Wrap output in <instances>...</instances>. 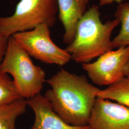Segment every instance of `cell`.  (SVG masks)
Wrapping results in <instances>:
<instances>
[{
	"label": "cell",
	"instance_id": "cell-11",
	"mask_svg": "<svg viewBox=\"0 0 129 129\" xmlns=\"http://www.w3.org/2000/svg\"><path fill=\"white\" fill-rule=\"evenodd\" d=\"M97 98L113 100L129 107V78L124 77L108 87L101 89Z\"/></svg>",
	"mask_w": 129,
	"mask_h": 129
},
{
	"label": "cell",
	"instance_id": "cell-5",
	"mask_svg": "<svg viewBox=\"0 0 129 129\" xmlns=\"http://www.w3.org/2000/svg\"><path fill=\"white\" fill-rule=\"evenodd\" d=\"M49 28L46 24H41L12 37L30 56L46 64L64 66L72 59L71 56L52 40Z\"/></svg>",
	"mask_w": 129,
	"mask_h": 129
},
{
	"label": "cell",
	"instance_id": "cell-2",
	"mask_svg": "<svg viewBox=\"0 0 129 129\" xmlns=\"http://www.w3.org/2000/svg\"><path fill=\"white\" fill-rule=\"evenodd\" d=\"M99 9V5H93L87 11L78 23L73 41L66 49L77 63H89L113 49L111 35L120 23L115 19L103 23Z\"/></svg>",
	"mask_w": 129,
	"mask_h": 129
},
{
	"label": "cell",
	"instance_id": "cell-7",
	"mask_svg": "<svg viewBox=\"0 0 129 129\" xmlns=\"http://www.w3.org/2000/svg\"><path fill=\"white\" fill-rule=\"evenodd\" d=\"M88 125L91 129H129V107L97 98Z\"/></svg>",
	"mask_w": 129,
	"mask_h": 129
},
{
	"label": "cell",
	"instance_id": "cell-13",
	"mask_svg": "<svg viewBox=\"0 0 129 129\" xmlns=\"http://www.w3.org/2000/svg\"><path fill=\"white\" fill-rule=\"evenodd\" d=\"M20 96L9 75L0 70V107L15 102Z\"/></svg>",
	"mask_w": 129,
	"mask_h": 129
},
{
	"label": "cell",
	"instance_id": "cell-10",
	"mask_svg": "<svg viewBox=\"0 0 129 129\" xmlns=\"http://www.w3.org/2000/svg\"><path fill=\"white\" fill-rule=\"evenodd\" d=\"M27 106L26 100L21 98L8 105L0 107V129H16V120L26 112Z\"/></svg>",
	"mask_w": 129,
	"mask_h": 129
},
{
	"label": "cell",
	"instance_id": "cell-4",
	"mask_svg": "<svg viewBox=\"0 0 129 129\" xmlns=\"http://www.w3.org/2000/svg\"><path fill=\"white\" fill-rule=\"evenodd\" d=\"M58 14L57 0H20L13 14L0 17V35L9 38L17 33L30 31L41 24L49 27Z\"/></svg>",
	"mask_w": 129,
	"mask_h": 129
},
{
	"label": "cell",
	"instance_id": "cell-15",
	"mask_svg": "<svg viewBox=\"0 0 129 129\" xmlns=\"http://www.w3.org/2000/svg\"><path fill=\"white\" fill-rule=\"evenodd\" d=\"M124 0H99V6H104L107 5L111 4L114 2L118 3L119 4L122 3Z\"/></svg>",
	"mask_w": 129,
	"mask_h": 129
},
{
	"label": "cell",
	"instance_id": "cell-9",
	"mask_svg": "<svg viewBox=\"0 0 129 129\" xmlns=\"http://www.w3.org/2000/svg\"><path fill=\"white\" fill-rule=\"evenodd\" d=\"M58 17L64 28L63 41L68 45L75 37L77 26L87 12L89 0H57Z\"/></svg>",
	"mask_w": 129,
	"mask_h": 129
},
{
	"label": "cell",
	"instance_id": "cell-3",
	"mask_svg": "<svg viewBox=\"0 0 129 129\" xmlns=\"http://www.w3.org/2000/svg\"><path fill=\"white\" fill-rule=\"evenodd\" d=\"M0 70L12 75L20 96L25 100L40 94L46 82L44 70L33 63L30 56L12 36L9 38Z\"/></svg>",
	"mask_w": 129,
	"mask_h": 129
},
{
	"label": "cell",
	"instance_id": "cell-1",
	"mask_svg": "<svg viewBox=\"0 0 129 129\" xmlns=\"http://www.w3.org/2000/svg\"><path fill=\"white\" fill-rule=\"evenodd\" d=\"M51 86L45 97L53 110L68 124L88 125L92 109L101 89L84 76L61 69L46 81Z\"/></svg>",
	"mask_w": 129,
	"mask_h": 129
},
{
	"label": "cell",
	"instance_id": "cell-8",
	"mask_svg": "<svg viewBox=\"0 0 129 129\" xmlns=\"http://www.w3.org/2000/svg\"><path fill=\"white\" fill-rule=\"evenodd\" d=\"M26 101L35 115L34 123L29 129H91L88 125L76 126L68 124L55 113L46 98L40 93Z\"/></svg>",
	"mask_w": 129,
	"mask_h": 129
},
{
	"label": "cell",
	"instance_id": "cell-6",
	"mask_svg": "<svg viewBox=\"0 0 129 129\" xmlns=\"http://www.w3.org/2000/svg\"><path fill=\"white\" fill-rule=\"evenodd\" d=\"M129 61L128 46L108 51L94 62L82 64V68L93 83L109 86L124 77L125 67Z\"/></svg>",
	"mask_w": 129,
	"mask_h": 129
},
{
	"label": "cell",
	"instance_id": "cell-12",
	"mask_svg": "<svg viewBox=\"0 0 129 129\" xmlns=\"http://www.w3.org/2000/svg\"><path fill=\"white\" fill-rule=\"evenodd\" d=\"M115 16L121 24V28L111 41L112 48L129 46V3H121L118 5Z\"/></svg>",
	"mask_w": 129,
	"mask_h": 129
},
{
	"label": "cell",
	"instance_id": "cell-14",
	"mask_svg": "<svg viewBox=\"0 0 129 129\" xmlns=\"http://www.w3.org/2000/svg\"><path fill=\"white\" fill-rule=\"evenodd\" d=\"M9 38L0 35V65L5 56V53L8 43Z\"/></svg>",
	"mask_w": 129,
	"mask_h": 129
},
{
	"label": "cell",
	"instance_id": "cell-16",
	"mask_svg": "<svg viewBox=\"0 0 129 129\" xmlns=\"http://www.w3.org/2000/svg\"><path fill=\"white\" fill-rule=\"evenodd\" d=\"M124 75L125 77L129 78V61L125 67Z\"/></svg>",
	"mask_w": 129,
	"mask_h": 129
}]
</instances>
